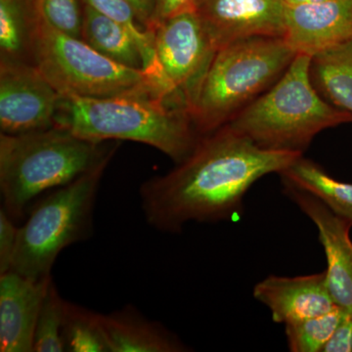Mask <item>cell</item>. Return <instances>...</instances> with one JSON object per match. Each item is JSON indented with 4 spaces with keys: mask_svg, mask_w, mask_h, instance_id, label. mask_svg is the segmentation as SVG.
I'll use <instances>...</instances> for the list:
<instances>
[{
    "mask_svg": "<svg viewBox=\"0 0 352 352\" xmlns=\"http://www.w3.org/2000/svg\"><path fill=\"white\" fill-rule=\"evenodd\" d=\"M279 175L316 197L336 214L352 224L351 183L335 179L318 164L303 156Z\"/></svg>",
    "mask_w": 352,
    "mask_h": 352,
    "instance_id": "obj_19",
    "label": "cell"
},
{
    "mask_svg": "<svg viewBox=\"0 0 352 352\" xmlns=\"http://www.w3.org/2000/svg\"><path fill=\"white\" fill-rule=\"evenodd\" d=\"M285 41L296 54L312 57L352 41V0L286 7Z\"/></svg>",
    "mask_w": 352,
    "mask_h": 352,
    "instance_id": "obj_12",
    "label": "cell"
},
{
    "mask_svg": "<svg viewBox=\"0 0 352 352\" xmlns=\"http://www.w3.org/2000/svg\"><path fill=\"white\" fill-rule=\"evenodd\" d=\"M324 1H327V0H283L286 7L308 6V4L320 3Z\"/></svg>",
    "mask_w": 352,
    "mask_h": 352,
    "instance_id": "obj_29",
    "label": "cell"
},
{
    "mask_svg": "<svg viewBox=\"0 0 352 352\" xmlns=\"http://www.w3.org/2000/svg\"><path fill=\"white\" fill-rule=\"evenodd\" d=\"M138 14L141 24L151 32L155 25V0H126Z\"/></svg>",
    "mask_w": 352,
    "mask_h": 352,
    "instance_id": "obj_28",
    "label": "cell"
},
{
    "mask_svg": "<svg viewBox=\"0 0 352 352\" xmlns=\"http://www.w3.org/2000/svg\"><path fill=\"white\" fill-rule=\"evenodd\" d=\"M283 192L318 229L327 258L326 281L336 305L352 317V224L316 197L282 178Z\"/></svg>",
    "mask_w": 352,
    "mask_h": 352,
    "instance_id": "obj_10",
    "label": "cell"
},
{
    "mask_svg": "<svg viewBox=\"0 0 352 352\" xmlns=\"http://www.w3.org/2000/svg\"><path fill=\"white\" fill-rule=\"evenodd\" d=\"M51 280H32L13 270L0 275V351H34L36 321Z\"/></svg>",
    "mask_w": 352,
    "mask_h": 352,
    "instance_id": "obj_13",
    "label": "cell"
},
{
    "mask_svg": "<svg viewBox=\"0 0 352 352\" xmlns=\"http://www.w3.org/2000/svg\"><path fill=\"white\" fill-rule=\"evenodd\" d=\"M110 161L53 190L36 204L18 228L11 270L32 280L50 277L63 250L89 239L99 187Z\"/></svg>",
    "mask_w": 352,
    "mask_h": 352,
    "instance_id": "obj_6",
    "label": "cell"
},
{
    "mask_svg": "<svg viewBox=\"0 0 352 352\" xmlns=\"http://www.w3.org/2000/svg\"><path fill=\"white\" fill-rule=\"evenodd\" d=\"M82 4L80 38L117 63L132 69H143L144 60L140 48L129 30L87 4Z\"/></svg>",
    "mask_w": 352,
    "mask_h": 352,
    "instance_id": "obj_17",
    "label": "cell"
},
{
    "mask_svg": "<svg viewBox=\"0 0 352 352\" xmlns=\"http://www.w3.org/2000/svg\"><path fill=\"white\" fill-rule=\"evenodd\" d=\"M99 13L124 25L138 41L144 60L145 73L157 87V65L151 32L141 24L133 7L126 0H80Z\"/></svg>",
    "mask_w": 352,
    "mask_h": 352,
    "instance_id": "obj_21",
    "label": "cell"
},
{
    "mask_svg": "<svg viewBox=\"0 0 352 352\" xmlns=\"http://www.w3.org/2000/svg\"><path fill=\"white\" fill-rule=\"evenodd\" d=\"M62 338L65 351L110 352L100 314L67 300Z\"/></svg>",
    "mask_w": 352,
    "mask_h": 352,
    "instance_id": "obj_20",
    "label": "cell"
},
{
    "mask_svg": "<svg viewBox=\"0 0 352 352\" xmlns=\"http://www.w3.org/2000/svg\"><path fill=\"white\" fill-rule=\"evenodd\" d=\"M322 352H352V317L344 314Z\"/></svg>",
    "mask_w": 352,
    "mask_h": 352,
    "instance_id": "obj_26",
    "label": "cell"
},
{
    "mask_svg": "<svg viewBox=\"0 0 352 352\" xmlns=\"http://www.w3.org/2000/svg\"><path fill=\"white\" fill-rule=\"evenodd\" d=\"M39 15L60 31L80 38L82 4L80 0H34Z\"/></svg>",
    "mask_w": 352,
    "mask_h": 352,
    "instance_id": "obj_24",
    "label": "cell"
},
{
    "mask_svg": "<svg viewBox=\"0 0 352 352\" xmlns=\"http://www.w3.org/2000/svg\"><path fill=\"white\" fill-rule=\"evenodd\" d=\"M310 76L329 103L352 113V41L312 56Z\"/></svg>",
    "mask_w": 352,
    "mask_h": 352,
    "instance_id": "obj_18",
    "label": "cell"
},
{
    "mask_svg": "<svg viewBox=\"0 0 352 352\" xmlns=\"http://www.w3.org/2000/svg\"><path fill=\"white\" fill-rule=\"evenodd\" d=\"M254 296L276 323H294L331 311L337 305L329 292L326 272L305 276L271 275L256 284Z\"/></svg>",
    "mask_w": 352,
    "mask_h": 352,
    "instance_id": "obj_14",
    "label": "cell"
},
{
    "mask_svg": "<svg viewBox=\"0 0 352 352\" xmlns=\"http://www.w3.org/2000/svg\"><path fill=\"white\" fill-rule=\"evenodd\" d=\"M62 95L34 64H0V131L19 134L55 126Z\"/></svg>",
    "mask_w": 352,
    "mask_h": 352,
    "instance_id": "obj_9",
    "label": "cell"
},
{
    "mask_svg": "<svg viewBox=\"0 0 352 352\" xmlns=\"http://www.w3.org/2000/svg\"><path fill=\"white\" fill-rule=\"evenodd\" d=\"M302 156L264 149L226 124L201 136L175 168L141 185L146 221L160 232L177 234L190 221L232 220L242 214L244 197L254 183L280 175Z\"/></svg>",
    "mask_w": 352,
    "mask_h": 352,
    "instance_id": "obj_1",
    "label": "cell"
},
{
    "mask_svg": "<svg viewBox=\"0 0 352 352\" xmlns=\"http://www.w3.org/2000/svg\"><path fill=\"white\" fill-rule=\"evenodd\" d=\"M162 98L189 113L217 50L196 11L157 23L151 32Z\"/></svg>",
    "mask_w": 352,
    "mask_h": 352,
    "instance_id": "obj_8",
    "label": "cell"
},
{
    "mask_svg": "<svg viewBox=\"0 0 352 352\" xmlns=\"http://www.w3.org/2000/svg\"><path fill=\"white\" fill-rule=\"evenodd\" d=\"M195 11L217 50L241 39L285 36L283 0H200Z\"/></svg>",
    "mask_w": 352,
    "mask_h": 352,
    "instance_id": "obj_11",
    "label": "cell"
},
{
    "mask_svg": "<svg viewBox=\"0 0 352 352\" xmlns=\"http://www.w3.org/2000/svg\"><path fill=\"white\" fill-rule=\"evenodd\" d=\"M110 352H184L189 347L175 333L131 305L100 314Z\"/></svg>",
    "mask_w": 352,
    "mask_h": 352,
    "instance_id": "obj_15",
    "label": "cell"
},
{
    "mask_svg": "<svg viewBox=\"0 0 352 352\" xmlns=\"http://www.w3.org/2000/svg\"><path fill=\"white\" fill-rule=\"evenodd\" d=\"M199 1L200 0H155L154 27L157 23L178 14L195 11Z\"/></svg>",
    "mask_w": 352,
    "mask_h": 352,
    "instance_id": "obj_27",
    "label": "cell"
},
{
    "mask_svg": "<svg viewBox=\"0 0 352 352\" xmlns=\"http://www.w3.org/2000/svg\"><path fill=\"white\" fill-rule=\"evenodd\" d=\"M118 147V143L78 138L59 126L0 134L2 208L13 219H23L34 199L112 160Z\"/></svg>",
    "mask_w": 352,
    "mask_h": 352,
    "instance_id": "obj_3",
    "label": "cell"
},
{
    "mask_svg": "<svg viewBox=\"0 0 352 352\" xmlns=\"http://www.w3.org/2000/svg\"><path fill=\"white\" fill-rule=\"evenodd\" d=\"M310 63L311 57L296 54L281 78L227 126L264 149L303 154L320 132L351 124L352 113L329 103L314 87Z\"/></svg>",
    "mask_w": 352,
    "mask_h": 352,
    "instance_id": "obj_4",
    "label": "cell"
},
{
    "mask_svg": "<svg viewBox=\"0 0 352 352\" xmlns=\"http://www.w3.org/2000/svg\"><path fill=\"white\" fill-rule=\"evenodd\" d=\"M3 208H0V275L12 270L18 228Z\"/></svg>",
    "mask_w": 352,
    "mask_h": 352,
    "instance_id": "obj_25",
    "label": "cell"
},
{
    "mask_svg": "<svg viewBox=\"0 0 352 352\" xmlns=\"http://www.w3.org/2000/svg\"><path fill=\"white\" fill-rule=\"evenodd\" d=\"M346 312L336 307L327 314L285 325L292 352H322Z\"/></svg>",
    "mask_w": 352,
    "mask_h": 352,
    "instance_id": "obj_22",
    "label": "cell"
},
{
    "mask_svg": "<svg viewBox=\"0 0 352 352\" xmlns=\"http://www.w3.org/2000/svg\"><path fill=\"white\" fill-rule=\"evenodd\" d=\"M32 56L34 64L62 96L104 98L142 92L160 96L145 71L109 59L82 38L53 27L41 15Z\"/></svg>",
    "mask_w": 352,
    "mask_h": 352,
    "instance_id": "obj_7",
    "label": "cell"
},
{
    "mask_svg": "<svg viewBox=\"0 0 352 352\" xmlns=\"http://www.w3.org/2000/svg\"><path fill=\"white\" fill-rule=\"evenodd\" d=\"M55 126L95 142L129 140L149 145L175 164L184 161L201 138L187 111L151 92L104 98L62 96Z\"/></svg>",
    "mask_w": 352,
    "mask_h": 352,
    "instance_id": "obj_2",
    "label": "cell"
},
{
    "mask_svg": "<svg viewBox=\"0 0 352 352\" xmlns=\"http://www.w3.org/2000/svg\"><path fill=\"white\" fill-rule=\"evenodd\" d=\"M38 20L34 0H0V64H34Z\"/></svg>",
    "mask_w": 352,
    "mask_h": 352,
    "instance_id": "obj_16",
    "label": "cell"
},
{
    "mask_svg": "<svg viewBox=\"0 0 352 352\" xmlns=\"http://www.w3.org/2000/svg\"><path fill=\"white\" fill-rule=\"evenodd\" d=\"M296 55L284 38L274 36L241 39L217 50L189 111L198 133L226 126L281 78Z\"/></svg>",
    "mask_w": 352,
    "mask_h": 352,
    "instance_id": "obj_5",
    "label": "cell"
},
{
    "mask_svg": "<svg viewBox=\"0 0 352 352\" xmlns=\"http://www.w3.org/2000/svg\"><path fill=\"white\" fill-rule=\"evenodd\" d=\"M66 300L51 280L44 298L34 336V352L65 351L63 323Z\"/></svg>",
    "mask_w": 352,
    "mask_h": 352,
    "instance_id": "obj_23",
    "label": "cell"
}]
</instances>
